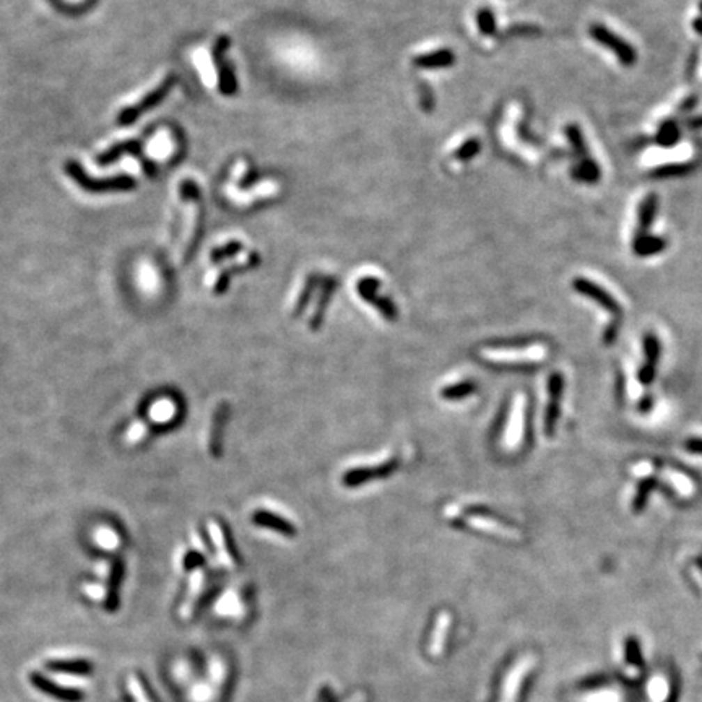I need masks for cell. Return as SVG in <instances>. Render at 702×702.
<instances>
[{
  "label": "cell",
  "mask_w": 702,
  "mask_h": 702,
  "mask_svg": "<svg viewBox=\"0 0 702 702\" xmlns=\"http://www.w3.org/2000/svg\"><path fill=\"white\" fill-rule=\"evenodd\" d=\"M647 692L648 697L655 702H663L670 694V685H668V680L665 676L657 675L653 676L647 685Z\"/></svg>",
  "instance_id": "obj_28"
},
{
  "label": "cell",
  "mask_w": 702,
  "mask_h": 702,
  "mask_svg": "<svg viewBox=\"0 0 702 702\" xmlns=\"http://www.w3.org/2000/svg\"><path fill=\"white\" fill-rule=\"evenodd\" d=\"M582 702H621V694L614 689L593 691L584 696Z\"/></svg>",
  "instance_id": "obj_38"
},
{
  "label": "cell",
  "mask_w": 702,
  "mask_h": 702,
  "mask_svg": "<svg viewBox=\"0 0 702 702\" xmlns=\"http://www.w3.org/2000/svg\"><path fill=\"white\" fill-rule=\"evenodd\" d=\"M681 132L678 129V125L673 120H666L660 125V129L657 132L655 141L660 146H675L680 140Z\"/></svg>",
  "instance_id": "obj_26"
},
{
  "label": "cell",
  "mask_w": 702,
  "mask_h": 702,
  "mask_svg": "<svg viewBox=\"0 0 702 702\" xmlns=\"http://www.w3.org/2000/svg\"><path fill=\"white\" fill-rule=\"evenodd\" d=\"M44 678L51 682H54L56 686L63 687V689L86 691L88 687L93 685V681L88 676L80 675V673H72V671L46 670L44 671Z\"/></svg>",
  "instance_id": "obj_14"
},
{
  "label": "cell",
  "mask_w": 702,
  "mask_h": 702,
  "mask_svg": "<svg viewBox=\"0 0 702 702\" xmlns=\"http://www.w3.org/2000/svg\"><path fill=\"white\" fill-rule=\"evenodd\" d=\"M207 526H208L210 536H212L213 545H214V548H217L218 558H219V561H221V564L228 569L236 568V561H234L231 551H229V546H228L226 531L223 530V526L219 525L217 520H210Z\"/></svg>",
  "instance_id": "obj_16"
},
{
  "label": "cell",
  "mask_w": 702,
  "mask_h": 702,
  "mask_svg": "<svg viewBox=\"0 0 702 702\" xmlns=\"http://www.w3.org/2000/svg\"><path fill=\"white\" fill-rule=\"evenodd\" d=\"M465 524L470 525L471 529L485 531V533L490 535H497L501 538H509V540H519L520 538V531L514 529V526L501 524L499 520L492 519L490 515L480 514V512H471L470 515L465 517Z\"/></svg>",
  "instance_id": "obj_10"
},
{
  "label": "cell",
  "mask_w": 702,
  "mask_h": 702,
  "mask_svg": "<svg viewBox=\"0 0 702 702\" xmlns=\"http://www.w3.org/2000/svg\"><path fill=\"white\" fill-rule=\"evenodd\" d=\"M525 410H526V397L524 393L515 395L510 407L509 423H507L504 432V446L506 448H509V451H514V448L520 444L522 437H524Z\"/></svg>",
  "instance_id": "obj_8"
},
{
  "label": "cell",
  "mask_w": 702,
  "mask_h": 702,
  "mask_svg": "<svg viewBox=\"0 0 702 702\" xmlns=\"http://www.w3.org/2000/svg\"><path fill=\"white\" fill-rule=\"evenodd\" d=\"M176 413H178V407H176L173 400L163 398L151 405L148 414L150 421L153 424H164L171 421V419L176 416Z\"/></svg>",
  "instance_id": "obj_23"
},
{
  "label": "cell",
  "mask_w": 702,
  "mask_h": 702,
  "mask_svg": "<svg viewBox=\"0 0 702 702\" xmlns=\"http://www.w3.org/2000/svg\"><path fill=\"white\" fill-rule=\"evenodd\" d=\"M203 585H205V572L202 568H195L190 574L189 579V590L187 595H185V600L180 604L179 608V616L182 619H189L192 616L195 604H197L200 595L203 592Z\"/></svg>",
  "instance_id": "obj_12"
},
{
  "label": "cell",
  "mask_w": 702,
  "mask_h": 702,
  "mask_svg": "<svg viewBox=\"0 0 702 702\" xmlns=\"http://www.w3.org/2000/svg\"><path fill=\"white\" fill-rule=\"evenodd\" d=\"M421 106L424 111L432 109V95L428 86H421Z\"/></svg>",
  "instance_id": "obj_44"
},
{
  "label": "cell",
  "mask_w": 702,
  "mask_h": 702,
  "mask_svg": "<svg viewBox=\"0 0 702 702\" xmlns=\"http://www.w3.org/2000/svg\"><path fill=\"white\" fill-rule=\"evenodd\" d=\"M699 10H701V12H702V2L699 3ZM701 17H702V15H701Z\"/></svg>",
  "instance_id": "obj_50"
},
{
  "label": "cell",
  "mask_w": 702,
  "mask_h": 702,
  "mask_svg": "<svg viewBox=\"0 0 702 702\" xmlns=\"http://www.w3.org/2000/svg\"><path fill=\"white\" fill-rule=\"evenodd\" d=\"M224 414H226V407H224V405H219V407L213 412L212 421H210L208 426V447L213 455H217L219 451V434H221Z\"/></svg>",
  "instance_id": "obj_24"
},
{
  "label": "cell",
  "mask_w": 702,
  "mask_h": 702,
  "mask_svg": "<svg viewBox=\"0 0 702 702\" xmlns=\"http://www.w3.org/2000/svg\"><path fill=\"white\" fill-rule=\"evenodd\" d=\"M398 465L397 458H389L379 465L373 467H364V468H356V470H350L343 475V485L345 486H358L363 485V483H368L373 478H382L387 476L389 473H392Z\"/></svg>",
  "instance_id": "obj_11"
},
{
  "label": "cell",
  "mask_w": 702,
  "mask_h": 702,
  "mask_svg": "<svg viewBox=\"0 0 702 702\" xmlns=\"http://www.w3.org/2000/svg\"><path fill=\"white\" fill-rule=\"evenodd\" d=\"M252 519H254V522H256L257 525L267 526V529L275 530V531H278V533H281V535L292 536V535L296 533L295 526H292L290 524V522L285 520V519H281V517H278L276 514H272V512L257 510L256 514L252 515Z\"/></svg>",
  "instance_id": "obj_18"
},
{
  "label": "cell",
  "mask_w": 702,
  "mask_h": 702,
  "mask_svg": "<svg viewBox=\"0 0 702 702\" xmlns=\"http://www.w3.org/2000/svg\"><path fill=\"white\" fill-rule=\"evenodd\" d=\"M476 24L478 29H480L481 34L485 36H491V34L496 33V18L494 13L491 12L490 8H480L476 12Z\"/></svg>",
  "instance_id": "obj_33"
},
{
  "label": "cell",
  "mask_w": 702,
  "mask_h": 702,
  "mask_svg": "<svg viewBox=\"0 0 702 702\" xmlns=\"http://www.w3.org/2000/svg\"><path fill=\"white\" fill-rule=\"evenodd\" d=\"M127 689H129L130 696L134 697L135 702H151L148 694H146L143 685H141L140 680L135 675H129V678H127Z\"/></svg>",
  "instance_id": "obj_39"
},
{
  "label": "cell",
  "mask_w": 702,
  "mask_h": 702,
  "mask_svg": "<svg viewBox=\"0 0 702 702\" xmlns=\"http://www.w3.org/2000/svg\"><path fill=\"white\" fill-rule=\"evenodd\" d=\"M692 168H694V164H687V163L665 164V166H658L657 169H653L652 176L653 178H680V176L691 173Z\"/></svg>",
  "instance_id": "obj_30"
},
{
  "label": "cell",
  "mask_w": 702,
  "mask_h": 702,
  "mask_svg": "<svg viewBox=\"0 0 702 702\" xmlns=\"http://www.w3.org/2000/svg\"><path fill=\"white\" fill-rule=\"evenodd\" d=\"M473 390H475V385H473L471 382H460V384H452V385H448V387L442 389L441 395L446 400H455V398L467 397V395H470Z\"/></svg>",
  "instance_id": "obj_35"
},
{
  "label": "cell",
  "mask_w": 702,
  "mask_h": 702,
  "mask_svg": "<svg viewBox=\"0 0 702 702\" xmlns=\"http://www.w3.org/2000/svg\"><path fill=\"white\" fill-rule=\"evenodd\" d=\"M334 290H335V280H334V278H330V276L325 278L324 283H322V286H320L319 297H317V304L314 307V311H312L311 319H309V329L311 330H315L317 327L320 325L322 319H324L325 306H327V302H329Z\"/></svg>",
  "instance_id": "obj_19"
},
{
  "label": "cell",
  "mask_w": 702,
  "mask_h": 702,
  "mask_svg": "<svg viewBox=\"0 0 702 702\" xmlns=\"http://www.w3.org/2000/svg\"><path fill=\"white\" fill-rule=\"evenodd\" d=\"M124 155H132L134 158L139 159L141 168H143V173L148 176V178H155L156 173H158V166H156L153 161L148 159L145 156L143 143H141L140 140L117 141V143L111 145L107 150L98 153L95 161H96V164H100V166H109L112 163H116L117 159H120Z\"/></svg>",
  "instance_id": "obj_4"
},
{
  "label": "cell",
  "mask_w": 702,
  "mask_h": 702,
  "mask_svg": "<svg viewBox=\"0 0 702 702\" xmlns=\"http://www.w3.org/2000/svg\"><path fill=\"white\" fill-rule=\"evenodd\" d=\"M379 286H380V281L375 280V278H370V276L361 278V280L358 281V292L364 301H368L374 307H377V309L380 311V314H382L385 319L393 320L395 317H397V309H395L392 301L379 295Z\"/></svg>",
  "instance_id": "obj_9"
},
{
  "label": "cell",
  "mask_w": 702,
  "mask_h": 702,
  "mask_svg": "<svg viewBox=\"0 0 702 702\" xmlns=\"http://www.w3.org/2000/svg\"><path fill=\"white\" fill-rule=\"evenodd\" d=\"M666 246V241L663 237L652 236V234H637L634 239V251L639 256H653L663 251Z\"/></svg>",
  "instance_id": "obj_22"
},
{
  "label": "cell",
  "mask_w": 702,
  "mask_h": 702,
  "mask_svg": "<svg viewBox=\"0 0 702 702\" xmlns=\"http://www.w3.org/2000/svg\"><path fill=\"white\" fill-rule=\"evenodd\" d=\"M83 592H85L88 597L95 602H104L107 597V588L104 584H83L81 587Z\"/></svg>",
  "instance_id": "obj_41"
},
{
  "label": "cell",
  "mask_w": 702,
  "mask_h": 702,
  "mask_svg": "<svg viewBox=\"0 0 702 702\" xmlns=\"http://www.w3.org/2000/svg\"><path fill=\"white\" fill-rule=\"evenodd\" d=\"M452 624V616L448 611H441L437 614L436 623H434V629L431 634V642L428 646L429 655L437 658L444 655V650H446V642H447V634L448 629H451Z\"/></svg>",
  "instance_id": "obj_13"
},
{
  "label": "cell",
  "mask_w": 702,
  "mask_h": 702,
  "mask_svg": "<svg viewBox=\"0 0 702 702\" xmlns=\"http://www.w3.org/2000/svg\"><path fill=\"white\" fill-rule=\"evenodd\" d=\"M366 701V694L364 692H356L354 696H351L346 699L345 702H364Z\"/></svg>",
  "instance_id": "obj_48"
},
{
  "label": "cell",
  "mask_w": 702,
  "mask_h": 702,
  "mask_svg": "<svg viewBox=\"0 0 702 702\" xmlns=\"http://www.w3.org/2000/svg\"><path fill=\"white\" fill-rule=\"evenodd\" d=\"M96 574L100 575L102 580H109L112 574V564L109 561H101V563L96 566Z\"/></svg>",
  "instance_id": "obj_43"
},
{
  "label": "cell",
  "mask_w": 702,
  "mask_h": 702,
  "mask_svg": "<svg viewBox=\"0 0 702 702\" xmlns=\"http://www.w3.org/2000/svg\"><path fill=\"white\" fill-rule=\"evenodd\" d=\"M590 36H592L598 44H602L607 49H609L619 62L623 65L631 67L637 61V54L636 49H634L627 41H624L621 36H618L616 33L609 31V29L602 23H593L592 26L588 28Z\"/></svg>",
  "instance_id": "obj_6"
},
{
  "label": "cell",
  "mask_w": 702,
  "mask_h": 702,
  "mask_svg": "<svg viewBox=\"0 0 702 702\" xmlns=\"http://www.w3.org/2000/svg\"><path fill=\"white\" fill-rule=\"evenodd\" d=\"M210 676H212V680L214 682H218V685L223 681L224 665H223V662L218 660V658H213L212 665H210Z\"/></svg>",
  "instance_id": "obj_42"
},
{
  "label": "cell",
  "mask_w": 702,
  "mask_h": 702,
  "mask_svg": "<svg viewBox=\"0 0 702 702\" xmlns=\"http://www.w3.org/2000/svg\"><path fill=\"white\" fill-rule=\"evenodd\" d=\"M570 176L575 180H579V182L595 184L602 178V171H600V166L593 159L585 158L580 159V163L574 166L572 171H570Z\"/></svg>",
  "instance_id": "obj_21"
},
{
  "label": "cell",
  "mask_w": 702,
  "mask_h": 702,
  "mask_svg": "<svg viewBox=\"0 0 702 702\" xmlns=\"http://www.w3.org/2000/svg\"><path fill=\"white\" fill-rule=\"evenodd\" d=\"M241 249H242V244L241 242H239V241H231V242L224 244V246L214 247L213 251L210 252V258H212L213 263H219V262L226 260V258H229V257L237 256V254L241 252Z\"/></svg>",
  "instance_id": "obj_32"
},
{
  "label": "cell",
  "mask_w": 702,
  "mask_h": 702,
  "mask_svg": "<svg viewBox=\"0 0 702 702\" xmlns=\"http://www.w3.org/2000/svg\"><path fill=\"white\" fill-rule=\"evenodd\" d=\"M176 81H178V78H176V75H168L164 78L163 81L159 83L158 86L153 88L148 95H145L141 100H139L135 102V104H132L129 107H124L119 114H117V124L119 125H132L134 122H136L140 119L141 116L146 114V112L151 111V109H155L156 106H159L161 102H163L166 100V96L169 95L171 90H173L174 85H176Z\"/></svg>",
  "instance_id": "obj_3"
},
{
  "label": "cell",
  "mask_w": 702,
  "mask_h": 702,
  "mask_svg": "<svg viewBox=\"0 0 702 702\" xmlns=\"http://www.w3.org/2000/svg\"><path fill=\"white\" fill-rule=\"evenodd\" d=\"M574 286H575V290L582 292V295H587L590 297H593L595 301H598L600 304L607 307V309H611V311H616L618 309L616 301H614L613 297L609 296L607 291L602 290V288L595 285V283L585 280V278H577V280L574 281Z\"/></svg>",
  "instance_id": "obj_17"
},
{
  "label": "cell",
  "mask_w": 702,
  "mask_h": 702,
  "mask_svg": "<svg viewBox=\"0 0 702 702\" xmlns=\"http://www.w3.org/2000/svg\"><path fill=\"white\" fill-rule=\"evenodd\" d=\"M535 657L531 653H525V655L517 658V662L506 673L504 681H502L499 702H517L522 682H524L525 676L529 675L531 668L535 666Z\"/></svg>",
  "instance_id": "obj_7"
},
{
  "label": "cell",
  "mask_w": 702,
  "mask_h": 702,
  "mask_svg": "<svg viewBox=\"0 0 702 702\" xmlns=\"http://www.w3.org/2000/svg\"><path fill=\"white\" fill-rule=\"evenodd\" d=\"M696 101H697V100H696V96H691V98H687V100H686L685 102H682V106L680 107V111H681V112H686V111H691V109H692V107H694V106H696Z\"/></svg>",
  "instance_id": "obj_46"
},
{
  "label": "cell",
  "mask_w": 702,
  "mask_h": 702,
  "mask_svg": "<svg viewBox=\"0 0 702 702\" xmlns=\"http://www.w3.org/2000/svg\"><path fill=\"white\" fill-rule=\"evenodd\" d=\"M687 125H689L691 129H701V127H702V116L692 117V119L687 120Z\"/></svg>",
  "instance_id": "obj_47"
},
{
  "label": "cell",
  "mask_w": 702,
  "mask_h": 702,
  "mask_svg": "<svg viewBox=\"0 0 702 702\" xmlns=\"http://www.w3.org/2000/svg\"><path fill=\"white\" fill-rule=\"evenodd\" d=\"M95 538L101 548L106 549L119 548V536H117L116 531H112L111 529H100Z\"/></svg>",
  "instance_id": "obj_40"
},
{
  "label": "cell",
  "mask_w": 702,
  "mask_h": 702,
  "mask_svg": "<svg viewBox=\"0 0 702 702\" xmlns=\"http://www.w3.org/2000/svg\"><path fill=\"white\" fill-rule=\"evenodd\" d=\"M258 262H260V260H258V256H257L256 252H252V254H249V256L246 258H244V262L234 263L233 267H229V268H226V270H223L221 273H219L217 283H214V292H223L224 290H226L229 276H231L233 272H239V270H246V268H252V267L258 265Z\"/></svg>",
  "instance_id": "obj_25"
},
{
  "label": "cell",
  "mask_w": 702,
  "mask_h": 702,
  "mask_svg": "<svg viewBox=\"0 0 702 702\" xmlns=\"http://www.w3.org/2000/svg\"><path fill=\"white\" fill-rule=\"evenodd\" d=\"M229 46H231V41H229L228 36H218L212 49L214 68H217L218 73V88L223 96H233L236 95L237 91L236 73H234L231 63H229L226 61V57H224Z\"/></svg>",
  "instance_id": "obj_5"
},
{
  "label": "cell",
  "mask_w": 702,
  "mask_h": 702,
  "mask_svg": "<svg viewBox=\"0 0 702 702\" xmlns=\"http://www.w3.org/2000/svg\"><path fill=\"white\" fill-rule=\"evenodd\" d=\"M481 151V143L478 139H468L453 151V158L458 161H470Z\"/></svg>",
  "instance_id": "obj_34"
},
{
  "label": "cell",
  "mask_w": 702,
  "mask_h": 702,
  "mask_svg": "<svg viewBox=\"0 0 702 702\" xmlns=\"http://www.w3.org/2000/svg\"><path fill=\"white\" fill-rule=\"evenodd\" d=\"M63 171L78 187L88 194L130 192L136 187V179L129 174H117L111 176V178H91L75 159H68L63 164Z\"/></svg>",
  "instance_id": "obj_1"
},
{
  "label": "cell",
  "mask_w": 702,
  "mask_h": 702,
  "mask_svg": "<svg viewBox=\"0 0 702 702\" xmlns=\"http://www.w3.org/2000/svg\"><path fill=\"white\" fill-rule=\"evenodd\" d=\"M657 208H658L657 195L648 194L647 197L642 200L641 205H639V212H637L639 234H646L648 229L652 228L653 219H655V217H657Z\"/></svg>",
  "instance_id": "obj_20"
},
{
  "label": "cell",
  "mask_w": 702,
  "mask_h": 702,
  "mask_svg": "<svg viewBox=\"0 0 702 702\" xmlns=\"http://www.w3.org/2000/svg\"><path fill=\"white\" fill-rule=\"evenodd\" d=\"M150 432V421H136L129 428V431L125 434V441L130 446H135L139 444L141 439H145Z\"/></svg>",
  "instance_id": "obj_36"
},
{
  "label": "cell",
  "mask_w": 702,
  "mask_h": 702,
  "mask_svg": "<svg viewBox=\"0 0 702 702\" xmlns=\"http://www.w3.org/2000/svg\"><path fill=\"white\" fill-rule=\"evenodd\" d=\"M663 476L666 478V481L670 483L681 496H692V492H694V485H692V481L687 476L682 475V473L666 470L663 473Z\"/></svg>",
  "instance_id": "obj_29"
},
{
  "label": "cell",
  "mask_w": 702,
  "mask_h": 702,
  "mask_svg": "<svg viewBox=\"0 0 702 702\" xmlns=\"http://www.w3.org/2000/svg\"><path fill=\"white\" fill-rule=\"evenodd\" d=\"M548 354V348L541 343L526 346H507V348H483L480 356L494 364H529L540 363Z\"/></svg>",
  "instance_id": "obj_2"
},
{
  "label": "cell",
  "mask_w": 702,
  "mask_h": 702,
  "mask_svg": "<svg viewBox=\"0 0 702 702\" xmlns=\"http://www.w3.org/2000/svg\"><path fill=\"white\" fill-rule=\"evenodd\" d=\"M566 136L569 139V143H570V146H572L575 156H579L580 159L588 158L587 145H585L582 132H580L579 125H575V124L566 125Z\"/></svg>",
  "instance_id": "obj_27"
},
{
  "label": "cell",
  "mask_w": 702,
  "mask_h": 702,
  "mask_svg": "<svg viewBox=\"0 0 702 702\" xmlns=\"http://www.w3.org/2000/svg\"><path fill=\"white\" fill-rule=\"evenodd\" d=\"M692 26H694V31L697 34H702V17H697L694 22H692Z\"/></svg>",
  "instance_id": "obj_49"
},
{
  "label": "cell",
  "mask_w": 702,
  "mask_h": 702,
  "mask_svg": "<svg viewBox=\"0 0 702 702\" xmlns=\"http://www.w3.org/2000/svg\"><path fill=\"white\" fill-rule=\"evenodd\" d=\"M179 198L182 202H192L200 205L202 203V190L194 180L184 179L179 182Z\"/></svg>",
  "instance_id": "obj_31"
},
{
  "label": "cell",
  "mask_w": 702,
  "mask_h": 702,
  "mask_svg": "<svg viewBox=\"0 0 702 702\" xmlns=\"http://www.w3.org/2000/svg\"><path fill=\"white\" fill-rule=\"evenodd\" d=\"M455 54L451 49H437L434 52L419 54L413 58L414 67L424 68V70H437V68H448L455 62Z\"/></svg>",
  "instance_id": "obj_15"
},
{
  "label": "cell",
  "mask_w": 702,
  "mask_h": 702,
  "mask_svg": "<svg viewBox=\"0 0 702 702\" xmlns=\"http://www.w3.org/2000/svg\"><path fill=\"white\" fill-rule=\"evenodd\" d=\"M315 286H317V278L311 275L306 280L304 286H302V291L299 292V296H297L295 306H292V314H297V312H299L302 309V307H304L307 299H309V297L312 296V292H314Z\"/></svg>",
  "instance_id": "obj_37"
},
{
  "label": "cell",
  "mask_w": 702,
  "mask_h": 702,
  "mask_svg": "<svg viewBox=\"0 0 702 702\" xmlns=\"http://www.w3.org/2000/svg\"><path fill=\"white\" fill-rule=\"evenodd\" d=\"M652 471V465L650 463H647V462H642V463H639V465L634 467V473H636L637 476H644V475H648V473Z\"/></svg>",
  "instance_id": "obj_45"
}]
</instances>
